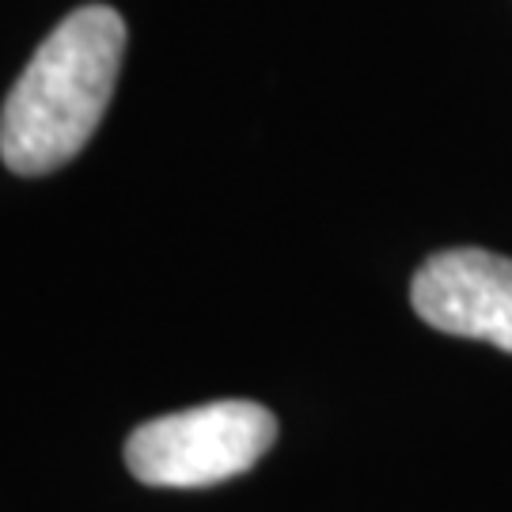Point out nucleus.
Here are the masks:
<instances>
[{
    "instance_id": "1",
    "label": "nucleus",
    "mask_w": 512,
    "mask_h": 512,
    "mask_svg": "<svg viewBox=\"0 0 512 512\" xmlns=\"http://www.w3.org/2000/svg\"><path fill=\"white\" fill-rule=\"evenodd\" d=\"M126 54V23L84 4L42 38L0 110V160L16 175H46L92 141Z\"/></svg>"
},
{
    "instance_id": "3",
    "label": "nucleus",
    "mask_w": 512,
    "mask_h": 512,
    "mask_svg": "<svg viewBox=\"0 0 512 512\" xmlns=\"http://www.w3.org/2000/svg\"><path fill=\"white\" fill-rule=\"evenodd\" d=\"M410 304L429 327L512 353V258L482 247L440 251L414 274Z\"/></svg>"
},
{
    "instance_id": "2",
    "label": "nucleus",
    "mask_w": 512,
    "mask_h": 512,
    "mask_svg": "<svg viewBox=\"0 0 512 512\" xmlns=\"http://www.w3.org/2000/svg\"><path fill=\"white\" fill-rule=\"evenodd\" d=\"M274 440L277 418L266 406L220 399L137 425L126 440V467L145 486L198 490L251 471Z\"/></svg>"
}]
</instances>
